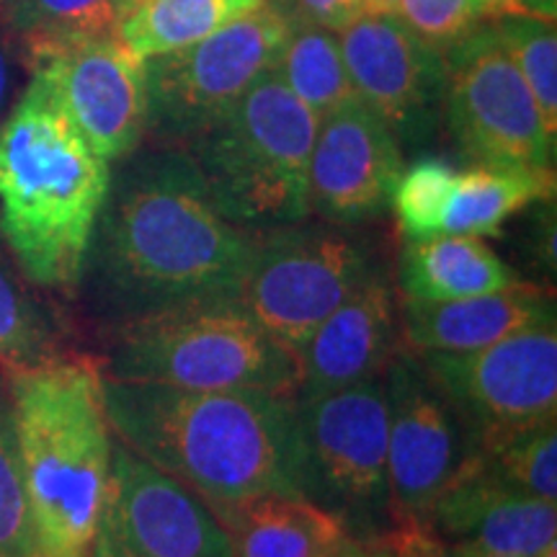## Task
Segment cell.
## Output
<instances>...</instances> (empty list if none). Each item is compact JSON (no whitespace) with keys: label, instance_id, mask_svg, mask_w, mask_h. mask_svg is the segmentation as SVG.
I'll return each instance as SVG.
<instances>
[{"label":"cell","instance_id":"obj_1","mask_svg":"<svg viewBox=\"0 0 557 557\" xmlns=\"http://www.w3.org/2000/svg\"><path fill=\"white\" fill-rule=\"evenodd\" d=\"M250 248L253 230L222 218L189 152L158 145L124 158L111 178L81 287L109 329L189 305L238 302Z\"/></svg>","mask_w":557,"mask_h":557},{"label":"cell","instance_id":"obj_2","mask_svg":"<svg viewBox=\"0 0 557 557\" xmlns=\"http://www.w3.org/2000/svg\"><path fill=\"white\" fill-rule=\"evenodd\" d=\"M103 380L111 434L205 504L299 496L295 400L259 389Z\"/></svg>","mask_w":557,"mask_h":557},{"label":"cell","instance_id":"obj_3","mask_svg":"<svg viewBox=\"0 0 557 557\" xmlns=\"http://www.w3.org/2000/svg\"><path fill=\"white\" fill-rule=\"evenodd\" d=\"M109 184V160L32 75L0 124V240L34 287L78 292Z\"/></svg>","mask_w":557,"mask_h":557},{"label":"cell","instance_id":"obj_4","mask_svg":"<svg viewBox=\"0 0 557 557\" xmlns=\"http://www.w3.org/2000/svg\"><path fill=\"white\" fill-rule=\"evenodd\" d=\"M5 377L37 557H94L114 451L99 361L62 357Z\"/></svg>","mask_w":557,"mask_h":557},{"label":"cell","instance_id":"obj_5","mask_svg":"<svg viewBox=\"0 0 557 557\" xmlns=\"http://www.w3.org/2000/svg\"><path fill=\"white\" fill-rule=\"evenodd\" d=\"M320 120L269 70L186 148L214 205L267 230L310 214V156Z\"/></svg>","mask_w":557,"mask_h":557},{"label":"cell","instance_id":"obj_6","mask_svg":"<svg viewBox=\"0 0 557 557\" xmlns=\"http://www.w3.org/2000/svg\"><path fill=\"white\" fill-rule=\"evenodd\" d=\"M101 377L184 389H259L297 400V357L240 302L189 305L109 329Z\"/></svg>","mask_w":557,"mask_h":557},{"label":"cell","instance_id":"obj_7","mask_svg":"<svg viewBox=\"0 0 557 557\" xmlns=\"http://www.w3.org/2000/svg\"><path fill=\"white\" fill-rule=\"evenodd\" d=\"M380 271L377 250L344 225L302 220L253 230L238 302L297 357L312 331Z\"/></svg>","mask_w":557,"mask_h":557},{"label":"cell","instance_id":"obj_8","mask_svg":"<svg viewBox=\"0 0 557 557\" xmlns=\"http://www.w3.org/2000/svg\"><path fill=\"white\" fill-rule=\"evenodd\" d=\"M295 416L302 498L336 513L354 537H382L393 529L385 380L295 400Z\"/></svg>","mask_w":557,"mask_h":557},{"label":"cell","instance_id":"obj_9","mask_svg":"<svg viewBox=\"0 0 557 557\" xmlns=\"http://www.w3.org/2000/svg\"><path fill=\"white\" fill-rule=\"evenodd\" d=\"M292 24V5L267 0L261 9L184 50L145 60V137L169 148H186L274 67Z\"/></svg>","mask_w":557,"mask_h":557},{"label":"cell","instance_id":"obj_10","mask_svg":"<svg viewBox=\"0 0 557 557\" xmlns=\"http://www.w3.org/2000/svg\"><path fill=\"white\" fill-rule=\"evenodd\" d=\"M444 65L442 109L451 139L472 165L553 169L555 137L487 21L444 52Z\"/></svg>","mask_w":557,"mask_h":557},{"label":"cell","instance_id":"obj_11","mask_svg":"<svg viewBox=\"0 0 557 557\" xmlns=\"http://www.w3.org/2000/svg\"><path fill=\"white\" fill-rule=\"evenodd\" d=\"M475 449L557 423V320L468 354H418Z\"/></svg>","mask_w":557,"mask_h":557},{"label":"cell","instance_id":"obj_12","mask_svg":"<svg viewBox=\"0 0 557 557\" xmlns=\"http://www.w3.org/2000/svg\"><path fill=\"white\" fill-rule=\"evenodd\" d=\"M387 395V487L393 527L429 524L438 496L475 455L447 395L410 348L382 374Z\"/></svg>","mask_w":557,"mask_h":557},{"label":"cell","instance_id":"obj_13","mask_svg":"<svg viewBox=\"0 0 557 557\" xmlns=\"http://www.w3.org/2000/svg\"><path fill=\"white\" fill-rule=\"evenodd\" d=\"M94 557L235 555L225 529L191 487L114 442Z\"/></svg>","mask_w":557,"mask_h":557},{"label":"cell","instance_id":"obj_14","mask_svg":"<svg viewBox=\"0 0 557 557\" xmlns=\"http://www.w3.org/2000/svg\"><path fill=\"white\" fill-rule=\"evenodd\" d=\"M354 94L403 145L431 137L444 99V52L395 13H359L336 29Z\"/></svg>","mask_w":557,"mask_h":557},{"label":"cell","instance_id":"obj_15","mask_svg":"<svg viewBox=\"0 0 557 557\" xmlns=\"http://www.w3.org/2000/svg\"><path fill=\"white\" fill-rule=\"evenodd\" d=\"M103 160L139 150L148 124L145 67L116 37L52 47L26 60Z\"/></svg>","mask_w":557,"mask_h":557},{"label":"cell","instance_id":"obj_16","mask_svg":"<svg viewBox=\"0 0 557 557\" xmlns=\"http://www.w3.org/2000/svg\"><path fill=\"white\" fill-rule=\"evenodd\" d=\"M403 171L398 137L359 99L318 124L310 156V212L333 225H364L389 207Z\"/></svg>","mask_w":557,"mask_h":557},{"label":"cell","instance_id":"obj_17","mask_svg":"<svg viewBox=\"0 0 557 557\" xmlns=\"http://www.w3.org/2000/svg\"><path fill=\"white\" fill-rule=\"evenodd\" d=\"M429 527L451 545L508 557H542L557 547V504L498 478L475 451L431 511Z\"/></svg>","mask_w":557,"mask_h":557},{"label":"cell","instance_id":"obj_18","mask_svg":"<svg viewBox=\"0 0 557 557\" xmlns=\"http://www.w3.org/2000/svg\"><path fill=\"white\" fill-rule=\"evenodd\" d=\"M400 351L398 299L387 274L380 271L338 305L299 348L297 400L382 377Z\"/></svg>","mask_w":557,"mask_h":557},{"label":"cell","instance_id":"obj_19","mask_svg":"<svg viewBox=\"0 0 557 557\" xmlns=\"http://www.w3.org/2000/svg\"><path fill=\"white\" fill-rule=\"evenodd\" d=\"M555 318V297L524 282L487 295L421 302L403 299V344L416 354H468Z\"/></svg>","mask_w":557,"mask_h":557},{"label":"cell","instance_id":"obj_20","mask_svg":"<svg viewBox=\"0 0 557 557\" xmlns=\"http://www.w3.org/2000/svg\"><path fill=\"white\" fill-rule=\"evenodd\" d=\"M235 557H341L354 534L336 513L299 496L207 504Z\"/></svg>","mask_w":557,"mask_h":557},{"label":"cell","instance_id":"obj_21","mask_svg":"<svg viewBox=\"0 0 557 557\" xmlns=\"http://www.w3.org/2000/svg\"><path fill=\"white\" fill-rule=\"evenodd\" d=\"M517 271L483 238L472 235H434L408 240L400 248L398 284L403 299L442 302L487 295L519 284Z\"/></svg>","mask_w":557,"mask_h":557},{"label":"cell","instance_id":"obj_22","mask_svg":"<svg viewBox=\"0 0 557 557\" xmlns=\"http://www.w3.org/2000/svg\"><path fill=\"white\" fill-rule=\"evenodd\" d=\"M555 197V169H506V165H472L455 173L442 235H498L508 218L532 205Z\"/></svg>","mask_w":557,"mask_h":557},{"label":"cell","instance_id":"obj_23","mask_svg":"<svg viewBox=\"0 0 557 557\" xmlns=\"http://www.w3.org/2000/svg\"><path fill=\"white\" fill-rule=\"evenodd\" d=\"M267 0H124L116 39L139 62L201 41Z\"/></svg>","mask_w":557,"mask_h":557},{"label":"cell","instance_id":"obj_24","mask_svg":"<svg viewBox=\"0 0 557 557\" xmlns=\"http://www.w3.org/2000/svg\"><path fill=\"white\" fill-rule=\"evenodd\" d=\"M67 357L60 320L32 292L13 256L0 240V369L39 367Z\"/></svg>","mask_w":557,"mask_h":557},{"label":"cell","instance_id":"obj_25","mask_svg":"<svg viewBox=\"0 0 557 557\" xmlns=\"http://www.w3.org/2000/svg\"><path fill=\"white\" fill-rule=\"evenodd\" d=\"M271 70L318 120L357 101L336 32L312 21L295 16L289 37Z\"/></svg>","mask_w":557,"mask_h":557},{"label":"cell","instance_id":"obj_26","mask_svg":"<svg viewBox=\"0 0 557 557\" xmlns=\"http://www.w3.org/2000/svg\"><path fill=\"white\" fill-rule=\"evenodd\" d=\"M124 0H9L3 18L24 58L83 39L116 37Z\"/></svg>","mask_w":557,"mask_h":557},{"label":"cell","instance_id":"obj_27","mask_svg":"<svg viewBox=\"0 0 557 557\" xmlns=\"http://www.w3.org/2000/svg\"><path fill=\"white\" fill-rule=\"evenodd\" d=\"M493 32L508 58L527 81L542 111L549 135H557V34L555 21L527 13H504L491 18Z\"/></svg>","mask_w":557,"mask_h":557},{"label":"cell","instance_id":"obj_28","mask_svg":"<svg viewBox=\"0 0 557 557\" xmlns=\"http://www.w3.org/2000/svg\"><path fill=\"white\" fill-rule=\"evenodd\" d=\"M0 557H37L9 377L0 369Z\"/></svg>","mask_w":557,"mask_h":557},{"label":"cell","instance_id":"obj_29","mask_svg":"<svg viewBox=\"0 0 557 557\" xmlns=\"http://www.w3.org/2000/svg\"><path fill=\"white\" fill-rule=\"evenodd\" d=\"M478 455L506 483L557 504V423L498 438L480 447Z\"/></svg>","mask_w":557,"mask_h":557},{"label":"cell","instance_id":"obj_30","mask_svg":"<svg viewBox=\"0 0 557 557\" xmlns=\"http://www.w3.org/2000/svg\"><path fill=\"white\" fill-rule=\"evenodd\" d=\"M451 184H455V171L442 158H421L400 171L389 207L406 240L442 235V218Z\"/></svg>","mask_w":557,"mask_h":557},{"label":"cell","instance_id":"obj_31","mask_svg":"<svg viewBox=\"0 0 557 557\" xmlns=\"http://www.w3.org/2000/svg\"><path fill=\"white\" fill-rule=\"evenodd\" d=\"M395 16L426 45L447 52L491 21L485 0H398Z\"/></svg>","mask_w":557,"mask_h":557},{"label":"cell","instance_id":"obj_32","mask_svg":"<svg viewBox=\"0 0 557 557\" xmlns=\"http://www.w3.org/2000/svg\"><path fill=\"white\" fill-rule=\"evenodd\" d=\"M385 557H449V545L429 524H398L380 537Z\"/></svg>","mask_w":557,"mask_h":557},{"label":"cell","instance_id":"obj_33","mask_svg":"<svg viewBox=\"0 0 557 557\" xmlns=\"http://www.w3.org/2000/svg\"><path fill=\"white\" fill-rule=\"evenodd\" d=\"M292 11L299 18L336 32L354 16H359L361 0H295Z\"/></svg>","mask_w":557,"mask_h":557},{"label":"cell","instance_id":"obj_34","mask_svg":"<svg viewBox=\"0 0 557 557\" xmlns=\"http://www.w3.org/2000/svg\"><path fill=\"white\" fill-rule=\"evenodd\" d=\"M26 62L16 34L5 24L3 11H0V114H3L5 101H9L13 88V75H16V62Z\"/></svg>","mask_w":557,"mask_h":557},{"label":"cell","instance_id":"obj_35","mask_svg":"<svg viewBox=\"0 0 557 557\" xmlns=\"http://www.w3.org/2000/svg\"><path fill=\"white\" fill-rule=\"evenodd\" d=\"M341 557H385L382 553V542L377 540H359L354 537L351 545H348Z\"/></svg>","mask_w":557,"mask_h":557},{"label":"cell","instance_id":"obj_36","mask_svg":"<svg viewBox=\"0 0 557 557\" xmlns=\"http://www.w3.org/2000/svg\"><path fill=\"white\" fill-rule=\"evenodd\" d=\"M398 0H361V13H395Z\"/></svg>","mask_w":557,"mask_h":557},{"label":"cell","instance_id":"obj_37","mask_svg":"<svg viewBox=\"0 0 557 557\" xmlns=\"http://www.w3.org/2000/svg\"><path fill=\"white\" fill-rule=\"evenodd\" d=\"M449 557H508V555H491V553H480V549H472L465 545H449Z\"/></svg>","mask_w":557,"mask_h":557},{"label":"cell","instance_id":"obj_38","mask_svg":"<svg viewBox=\"0 0 557 557\" xmlns=\"http://www.w3.org/2000/svg\"><path fill=\"white\" fill-rule=\"evenodd\" d=\"M487 11H491V18L504 16V13L511 11V0H485Z\"/></svg>","mask_w":557,"mask_h":557},{"label":"cell","instance_id":"obj_39","mask_svg":"<svg viewBox=\"0 0 557 557\" xmlns=\"http://www.w3.org/2000/svg\"><path fill=\"white\" fill-rule=\"evenodd\" d=\"M5 3H9V0H0V9H3V5H5Z\"/></svg>","mask_w":557,"mask_h":557}]
</instances>
